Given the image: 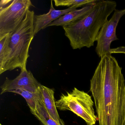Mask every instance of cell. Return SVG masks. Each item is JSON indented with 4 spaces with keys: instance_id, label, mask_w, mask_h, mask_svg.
I'll return each instance as SVG.
<instances>
[{
    "instance_id": "cell-1",
    "label": "cell",
    "mask_w": 125,
    "mask_h": 125,
    "mask_svg": "<svg viewBox=\"0 0 125 125\" xmlns=\"http://www.w3.org/2000/svg\"><path fill=\"white\" fill-rule=\"evenodd\" d=\"M112 54L101 58L90 80L99 125H125V81Z\"/></svg>"
},
{
    "instance_id": "cell-2",
    "label": "cell",
    "mask_w": 125,
    "mask_h": 125,
    "mask_svg": "<svg viewBox=\"0 0 125 125\" xmlns=\"http://www.w3.org/2000/svg\"><path fill=\"white\" fill-rule=\"evenodd\" d=\"M116 6L115 1L98 0L87 15L63 27L72 49H80L93 46L100 30L108 21L109 16L115 10Z\"/></svg>"
},
{
    "instance_id": "cell-3",
    "label": "cell",
    "mask_w": 125,
    "mask_h": 125,
    "mask_svg": "<svg viewBox=\"0 0 125 125\" xmlns=\"http://www.w3.org/2000/svg\"><path fill=\"white\" fill-rule=\"evenodd\" d=\"M35 13L29 10L22 21L10 33L9 47L10 53L3 73L19 68L21 71L27 70V64L30 55L29 49L35 35Z\"/></svg>"
},
{
    "instance_id": "cell-4",
    "label": "cell",
    "mask_w": 125,
    "mask_h": 125,
    "mask_svg": "<svg viewBox=\"0 0 125 125\" xmlns=\"http://www.w3.org/2000/svg\"><path fill=\"white\" fill-rule=\"evenodd\" d=\"M57 109L70 110L84 120L87 125H94L98 121L94 108V102L87 93L74 87L72 91L62 94L55 101Z\"/></svg>"
},
{
    "instance_id": "cell-5",
    "label": "cell",
    "mask_w": 125,
    "mask_h": 125,
    "mask_svg": "<svg viewBox=\"0 0 125 125\" xmlns=\"http://www.w3.org/2000/svg\"><path fill=\"white\" fill-rule=\"evenodd\" d=\"M32 6L30 0H13L7 6L0 9V39L16 29Z\"/></svg>"
},
{
    "instance_id": "cell-6",
    "label": "cell",
    "mask_w": 125,
    "mask_h": 125,
    "mask_svg": "<svg viewBox=\"0 0 125 125\" xmlns=\"http://www.w3.org/2000/svg\"><path fill=\"white\" fill-rule=\"evenodd\" d=\"M125 14V9L116 10L112 18L102 26L97 38L95 52L99 57L110 53V45L114 41L118 40L116 34L117 26L121 18Z\"/></svg>"
},
{
    "instance_id": "cell-7",
    "label": "cell",
    "mask_w": 125,
    "mask_h": 125,
    "mask_svg": "<svg viewBox=\"0 0 125 125\" xmlns=\"http://www.w3.org/2000/svg\"><path fill=\"white\" fill-rule=\"evenodd\" d=\"M41 84L30 71H21L19 75L14 79L6 78L0 87V94L8 92L11 93L13 91L18 89H23L35 93L39 89Z\"/></svg>"
},
{
    "instance_id": "cell-8",
    "label": "cell",
    "mask_w": 125,
    "mask_h": 125,
    "mask_svg": "<svg viewBox=\"0 0 125 125\" xmlns=\"http://www.w3.org/2000/svg\"><path fill=\"white\" fill-rule=\"evenodd\" d=\"M52 2L53 1L51 0L50 9L47 13L40 15L35 14L33 22L35 36L41 30H44L47 27L49 24L55 20L78 8L77 6H73L64 10H55Z\"/></svg>"
},
{
    "instance_id": "cell-9",
    "label": "cell",
    "mask_w": 125,
    "mask_h": 125,
    "mask_svg": "<svg viewBox=\"0 0 125 125\" xmlns=\"http://www.w3.org/2000/svg\"><path fill=\"white\" fill-rule=\"evenodd\" d=\"M95 3L84 6L81 9H76L70 11L50 23L47 27L59 26L63 27L80 19L92 10Z\"/></svg>"
},
{
    "instance_id": "cell-10",
    "label": "cell",
    "mask_w": 125,
    "mask_h": 125,
    "mask_svg": "<svg viewBox=\"0 0 125 125\" xmlns=\"http://www.w3.org/2000/svg\"><path fill=\"white\" fill-rule=\"evenodd\" d=\"M40 88L42 101L49 114L59 124L65 125L63 121L60 118L57 110L54 97V91L42 84L40 85Z\"/></svg>"
},
{
    "instance_id": "cell-11",
    "label": "cell",
    "mask_w": 125,
    "mask_h": 125,
    "mask_svg": "<svg viewBox=\"0 0 125 125\" xmlns=\"http://www.w3.org/2000/svg\"><path fill=\"white\" fill-rule=\"evenodd\" d=\"M42 125H60L49 114L42 101V96L37 100L35 110L31 113Z\"/></svg>"
},
{
    "instance_id": "cell-12",
    "label": "cell",
    "mask_w": 125,
    "mask_h": 125,
    "mask_svg": "<svg viewBox=\"0 0 125 125\" xmlns=\"http://www.w3.org/2000/svg\"><path fill=\"white\" fill-rule=\"evenodd\" d=\"M11 93L19 94L25 99L31 113L33 112L35 109L37 100L42 96L40 87L39 89L35 93L23 89H17L13 91Z\"/></svg>"
},
{
    "instance_id": "cell-13",
    "label": "cell",
    "mask_w": 125,
    "mask_h": 125,
    "mask_svg": "<svg viewBox=\"0 0 125 125\" xmlns=\"http://www.w3.org/2000/svg\"><path fill=\"white\" fill-rule=\"evenodd\" d=\"M10 33L0 39V74L3 73L10 53L9 42Z\"/></svg>"
},
{
    "instance_id": "cell-14",
    "label": "cell",
    "mask_w": 125,
    "mask_h": 125,
    "mask_svg": "<svg viewBox=\"0 0 125 125\" xmlns=\"http://www.w3.org/2000/svg\"><path fill=\"white\" fill-rule=\"evenodd\" d=\"M97 0H55V5L58 6H67L69 8L72 6L79 7L85 6L96 2Z\"/></svg>"
},
{
    "instance_id": "cell-15",
    "label": "cell",
    "mask_w": 125,
    "mask_h": 125,
    "mask_svg": "<svg viewBox=\"0 0 125 125\" xmlns=\"http://www.w3.org/2000/svg\"><path fill=\"white\" fill-rule=\"evenodd\" d=\"M110 53L111 54L117 53L125 54V46L120 47L115 49H111Z\"/></svg>"
},
{
    "instance_id": "cell-16",
    "label": "cell",
    "mask_w": 125,
    "mask_h": 125,
    "mask_svg": "<svg viewBox=\"0 0 125 125\" xmlns=\"http://www.w3.org/2000/svg\"><path fill=\"white\" fill-rule=\"evenodd\" d=\"M12 1V0H1L0 1V9L2 8L7 6V5L8 4H9V3L10 4Z\"/></svg>"
},
{
    "instance_id": "cell-17",
    "label": "cell",
    "mask_w": 125,
    "mask_h": 125,
    "mask_svg": "<svg viewBox=\"0 0 125 125\" xmlns=\"http://www.w3.org/2000/svg\"><path fill=\"white\" fill-rule=\"evenodd\" d=\"M0 125H2V124H0Z\"/></svg>"
}]
</instances>
